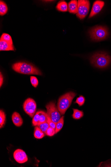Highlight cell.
<instances>
[{
    "instance_id": "obj_1",
    "label": "cell",
    "mask_w": 111,
    "mask_h": 167,
    "mask_svg": "<svg viewBox=\"0 0 111 167\" xmlns=\"http://www.w3.org/2000/svg\"><path fill=\"white\" fill-rule=\"evenodd\" d=\"M13 69L20 74L25 75H34L41 76V71L33 65L25 62H19L14 64Z\"/></svg>"
},
{
    "instance_id": "obj_2",
    "label": "cell",
    "mask_w": 111,
    "mask_h": 167,
    "mask_svg": "<svg viewBox=\"0 0 111 167\" xmlns=\"http://www.w3.org/2000/svg\"><path fill=\"white\" fill-rule=\"evenodd\" d=\"M76 95L75 93L70 92L66 93L59 98L57 104V107L62 115L65 114Z\"/></svg>"
},
{
    "instance_id": "obj_3",
    "label": "cell",
    "mask_w": 111,
    "mask_h": 167,
    "mask_svg": "<svg viewBox=\"0 0 111 167\" xmlns=\"http://www.w3.org/2000/svg\"><path fill=\"white\" fill-rule=\"evenodd\" d=\"M91 64L99 68H104L107 67L111 62V57L108 54L103 53L94 54L91 59Z\"/></svg>"
},
{
    "instance_id": "obj_4",
    "label": "cell",
    "mask_w": 111,
    "mask_h": 167,
    "mask_svg": "<svg viewBox=\"0 0 111 167\" xmlns=\"http://www.w3.org/2000/svg\"><path fill=\"white\" fill-rule=\"evenodd\" d=\"M91 38L95 41H100L106 39L109 35L107 29L103 26H97L89 31Z\"/></svg>"
},
{
    "instance_id": "obj_5",
    "label": "cell",
    "mask_w": 111,
    "mask_h": 167,
    "mask_svg": "<svg viewBox=\"0 0 111 167\" xmlns=\"http://www.w3.org/2000/svg\"><path fill=\"white\" fill-rule=\"evenodd\" d=\"M47 115L52 121L56 124L59 121L61 118V114L55 102H51L48 104L46 106Z\"/></svg>"
},
{
    "instance_id": "obj_6",
    "label": "cell",
    "mask_w": 111,
    "mask_h": 167,
    "mask_svg": "<svg viewBox=\"0 0 111 167\" xmlns=\"http://www.w3.org/2000/svg\"><path fill=\"white\" fill-rule=\"evenodd\" d=\"M78 3V13L76 16L82 19L85 18L88 14L89 9L90 3L86 0H79Z\"/></svg>"
},
{
    "instance_id": "obj_7",
    "label": "cell",
    "mask_w": 111,
    "mask_h": 167,
    "mask_svg": "<svg viewBox=\"0 0 111 167\" xmlns=\"http://www.w3.org/2000/svg\"><path fill=\"white\" fill-rule=\"evenodd\" d=\"M36 104L33 100L28 98L25 100L23 104V108L25 112L31 118L35 115L36 111Z\"/></svg>"
},
{
    "instance_id": "obj_8",
    "label": "cell",
    "mask_w": 111,
    "mask_h": 167,
    "mask_svg": "<svg viewBox=\"0 0 111 167\" xmlns=\"http://www.w3.org/2000/svg\"><path fill=\"white\" fill-rule=\"evenodd\" d=\"M14 158L18 163L22 164L26 162L28 159L27 155L24 151L20 149H18L14 151L13 154Z\"/></svg>"
},
{
    "instance_id": "obj_9",
    "label": "cell",
    "mask_w": 111,
    "mask_h": 167,
    "mask_svg": "<svg viewBox=\"0 0 111 167\" xmlns=\"http://www.w3.org/2000/svg\"><path fill=\"white\" fill-rule=\"evenodd\" d=\"M104 3L102 1H97L95 2L93 5L92 9L89 17L91 18L98 13L103 8Z\"/></svg>"
},
{
    "instance_id": "obj_10",
    "label": "cell",
    "mask_w": 111,
    "mask_h": 167,
    "mask_svg": "<svg viewBox=\"0 0 111 167\" xmlns=\"http://www.w3.org/2000/svg\"><path fill=\"white\" fill-rule=\"evenodd\" d=\"M12 121L16 126L20 127L23 123V119L20 114L18 112H15L12 116Z\"/></svg>"
},
{
    "instance_id": "obj_11",
    "label": "cell",
    "mask_w": 111,
    "mask_h": 167,
    "mask_svg": "<svg viewBox=\"0 0 111 167\" xmlns=\"http://www.w3.org/2000/svg\"><path fill=\"white\" fill-rule=\"evenodd\" d=\"M68 9L70 13L77 14L78 11V3L76 0H72L68 4Z\"/></svg>"
},
{
    "instance_id": "obj_12",
    "label": "cell",
    "mask_w": 111,
    "mask_h": 167,
    "mask_svg": "<svg viewBox=\"0 0 111 167\" xmlns=\"http://www.w3.org/2000/svg\"><path fill=\"white\" fill-rule=\"evenodd\" d=\"M14 50L13 44H10L6 41L0 40V50L13 51Z\"/></svg>"
},
{
    "instance_id": "obj_13",
    "label": "cell",
    "mask_w": 111,
    "mask_h": 167,
    "mask_svg": "<svg viewBox=\"0 0 111 167\" xmlns=\"http://www.w3.org/2000/svg\"><path fill=\"white\" fill-rule=\"evenodd\" d=\"M67 3L65 1H60L58 3L56 8L58 11L61 12H67L68 10Z\"/></svg>"
},
{
    "instance_id": "obj_14",
    "label": "cell",
    "mask_w": 111,
    "mask_h": 167,
    "mask_svg": "<svg viewBox=\"0 0 111 167\" xmlns=\"http://www.w3.org/2000/svg\"><path fill=\"white\" fill-rule=\"evenodd\" d=\"M44 133L38 126H35L34 129V136L37 139H41L44 136Z\"/></svg>"
},
{
    "instance_id": "obj_15",
    "label": "cell",
    "mask_w": 111,
    "mask_h": 167,
    "mask_svg": "<svg viewBox=\"0 0 111 167\" xmlns=\"http://www.w3.org/2000/svg\"><path fill=\"white\" fill-rule=\"evenodd\" d=\"M8 11V8L7 4L3 1L0 2V15L1 16L6 14Z\"/></svg>"
},
{
    "instance_id": "obj_16",
    "label": "cell",
    "mask_w": 111,
    "mask_h": 167,
    "mask_svg": "<svg viewBox=\"0 0 111 167\" xmlns=\"http://www.w3.org/2000/svg\"><path fill=\"white\" fill-rule=\"evenodd\" d=\"M73 113L72 115V117L73 119H80L83 117V111L75 109H73Z\"/></svg>"
},
{
    "instance_id": "obj_17",
    "label": "cell",
    "mask_w": 111,
    "mask_h": 167,
    "mask_svg": "<svg viewBox=\"0 0 111 167\" xmlns=\"http://www.w3.org/2000/svg\"><path fill=\"white\" fill-rule=\"evenodd\" d=\"M64 123V117L63 116L59 121L56 124L55 134L59 132L62 128Z\"/></svg>"
},
{
    "instance_id": "obj_18",
    "label": "cell",
    "mask_w": 111,
    "mask_h": 167,
    "mask_svg": "<svg viewBox=\"0 0 111 167\" xmlns=\"http://www.w3.org/2000/svg\"><path fill=\"white\" fill-rule=\"evenodd\" d=\"M0 40L6 41L7 42L10 44H13L11 36L8 34L6 33L3 34L2 35Z\"/></svg>"
},
{
    "instance_id": "obj_19",
    "label": "cell",
    "mask_w": 111,
    "mask_h": 167,
    "mask_svg": "<svg viewBox=\"0 0 111 167\" xmlns=\"http://www.w3.org/2000/svg\"><path fill=\"white\" fill-rule=\"evenodd\" d=\"M6 115L5 112L2 110L0 111V128H3L6 123Z\"/></svg>"
},
{
    "instance_id": "obj_20",
    "label": "cell",
    "mask_w": 111,
    "mask_h": 167,
    "mask_svg": "<svg viewBox=\"0 0 111 167\" xmlns=\"http://www.w3.org/2000/svg\"><path fill=\"white\" fill-rule=\"evenodd\" d=\"M38 126L44 133H45L47 130L50 127L48 123L45 122L39 124Z\"/></svg>"
},
{
    "instance_id": "obj_21",
    "label": "cell",
    "mask_w": 111,
    "mask_h": 167,
    "mask_svg": "<svg viewBox=\"0 0 111 167\" xmlns=\"http://www.w3.org/2000/svg\"><path fill=\"white\" fill-rule=\"evenodd\" d=\"M85 101V98L83 96H81L77 98L75 103L78 104V106L80 107L83 105Z\"/></svg>"
},
{
    "instance_id": "obj_22",
    "label": "cell",
    "mask_w": 111,
    "mask_h": 167,
    "mask_svg": "<svg viewBox=\"0 0 111 167\" xmlns=\"http://www.w3.org/2000/svg\"><path fill=\"white\" fill-rule=\"evenodd\" d=\"M30 81L32 85L34 87H36L38 86V79L34 76H31L30 77Z\"/></svg>"
},
{
    "instance_id": "obj_23",
    "label": "cell",
    "mask_w": 111,
    "mask_h": 167,
    "mask_svg": "<svg viewBox=\"0 0 111 167\" xmlns=\"http://www.w3.org/2000/svg\"><path fill=\"white\" fill-rule=\"evenodd\" d=\"M45 134L48 136H53L55 134V129L49 127L47 130Z\"/></svg>"
},
{
    "instance_id": "obj_24",
    "label": "cell",
    "mask_w": 111,
    "mask_h": 167,
    "mask_svg": "<svg viewBox=\"0 0 111 167\" xmlns=\"http://www.w3.org/2000/svg\"><path fill=\"white\" fill-rule=\"evenodd\" d=\"M47 122L48 123L50 127L55 129L56 123L54 122H53L48 116V120Z\"/></svg>"
},
{
    "instance_id": "obj_25",
    "label": "cell",
    "mask_w": 111,
    "mask_h": 167,
    "mask_svg": "<svg viewBox=\"0 0 111 167\" xmlns=\"http://www.w3.org/2000/svg\"><path fill=\"white\" fill-rule=\"evenodd\" d=\"M3 78L1 72L0 73V86H2L3 83Z\"/></svg>"
}]
</instances>
